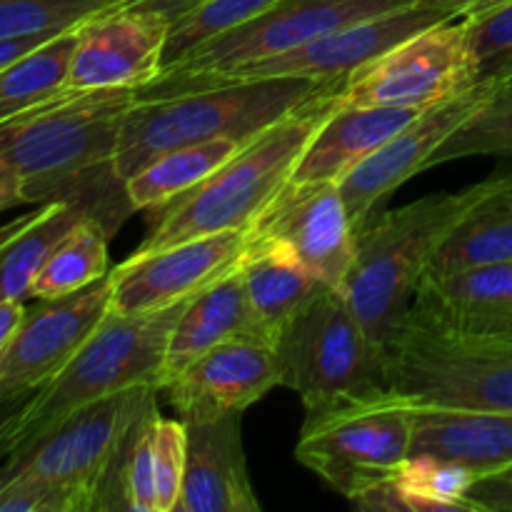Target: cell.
<instances>
[{
	"label": "cell",
	"instance_id": "33",
	"mask_svg": "<svg viewBox=\"0 0 512 512\" xmlns=\"http://www.w3.org/2000/svg\"><path fill=\"white\" fill-rule=\"evenodd\" d=\"M278 0H208L200 8L190 10L188 15L170 23L168 45H165V65L183 58L193 48L203 45L205 40L265 13ZM163 65V68H165ZM163 73V70H160Z\"/></svg>",
	"mask_w": 512,
	"mask_h": 512
},
{
	"label": "cell",
	"instance_id": "44",
	"mask_svg": "<svg viewBox=\"0 0 512 512\" xmlns=\"http://www.w3.org/2000/svg\"><path fill=\"white\" fill-rule=\"evenodd\" d=\"M30 400V395H23V398H5L0 400V448H3L5 438L10 435L13 425L18 423L20 413H23L25 403Z\"/></svg>",
	"mask_w": 512,
	"mask_h": 512
},
{
	"label": "cell",
	"instance_id": "1",
	"mask_svg": "<svg viewBox=\"0 0 512 512\" xmlns=\"http://www.w3.org/2000/svg\"><path fill=\"white\" fill-rule=\"evenodd\" d=\"M135 90L60 93L0 125V165L25 183L28 203L85 200L110 233L133 213L115 173L120 128Z\"/></svg>",
	"mask_w": 512,
	"mask_h": 512
},
{
	"label": "cell",
	"instance_id": "23",
	"mask_svg": "<svg viewBox=\"0 0 512 512\" xmlns=\"http://www.w3.org/2000/svg\"><path fill=\"white\" fill-rule=\"evenodd\" d=\"M238 270L243 275L255 338L273 348L295 315L323 288L303 260L278 240L250 235Z\"/></svg>",
	"mask_w": 512,
	"mask_h": 512
},
{
	"label": "cell",
	"instance_id": "38",
	"mask_svg": "<svg viewBox=\"0 0 512 512\" xmlns=\"http://www.w3.org/2000/svg\"><path fill=\"white\" fill-rule=\"evenodd\" d=\"M473 500L480 512H512V478L510 473L490 475L478 480L473 488Z\"/></svg>",
	"mask_w": 512,
	"mask_h": 512
},
{
	"label": "cell",
	"instance_id": "41",
	"mask_svg": "<svg viewBox=\"0 0 512 512\" xmlns=\"http://www.w3.org/2000/svg\"><path fill=\"white\" fill-rule=\"evenodd\" d=\"M123 3L130 5H140L145 10H153V13H160L163 18H168L170 23H175L178 18L188 15L190 10L200 8L208 0H123Z\"/></svg>",
	"mask_w": 512,
	"mask_h": 512
},
{
	"label": "cell",
	"instance_id": "9",
	"mask_svg": "<svg viewBox=\"0 0 512 512\" xmlns=\"http://www.w3.org/2000/svg\"><path fill=\"white\" fill-rule=\"evenodd\" d=\"M415 3L420 0H278L265 13L205 40L183 58L165 65L153 83L135 90V98L203 90L255 60L285 53L330 30Z\"/></svg>",
	"mask_w": 512,
	"mask_h": 512
},
{
	"label": "cell",
	"instance_id": "42",
	"mask_svg": "<svg viewBox=\"0 0 512 512\" xmlns=\"http://www.w3.org/2000/svg\"><path fill=\"white\" fill-rule=\"evenodd\" d=\"M55 38V35H30V38H15V40H0V70L5 65H10L13 60H18L20 55L30 53L38 45H43L45 40Z\"/></svg>",
	"mask_w": 512,
	"mask_h": 512
},
{
	"label": "cell",
	"instance_id": "36",
	"mask_svg": "<svg viewBox=\"0 0 512 512\" xmlns=\"http://www.w3.org/2000/svg\"><path fill=\"white\" fill-rule=\"evenodd\" d=\"M463 20L478 78L498 80L512 73V0Z\"/></svg>",
	"mask_w": 512,
	"mask_h": 512
},
{
	"label": "cell",
	"instance_id": "2",
	"mask_svg": "<svg viewBox=\"0 0 512 512\" xmlns=\"http://www.w3.org/2000/svg\"><path fill=\"white\" fill-rule=\"evenodd\" d=\"M340 90L315 95L248 140L203 183L160 205L155 223L135 250L145 253L200 235L248 230L290 180L305 145L338 105Z\"/></svg>",
	"mask_w": 512,
	"mask_h": 512
},
{
	"label": "cell",
	"instance_id": "32",
	"mask_svg": "<svg viewBox=\"0 0 512 512\" xmlns=\"http://www.w3.org/2000/svg\"><path fill=\"white\" fill-rule=\"evenodd\" d=\"M118 0H0V40L60 35Z\"/></svg>",
	"mask_w": 512,
	"mask_h": 512
},
{
	"label": "cell",
	"instance_id": "13",
	"mask_svg": "<svg viewBox=\"0 0 512 512\" xmlns=\"http://www.w3.org/2000/svg\"><path fill=\"white\" fill-rule=\"evenodd\" d=\"M248 238L250 228L223 230L145 253L133 250L128 260L110 268V308L148 313L203 293L238 268Z\"/></svg>",
	"mask_w": 512,
	"mask_h": 512
},
{
	"label": "cell",
	"instance_id": "20",
	"mask_svg": "<svg viewBox=\"0 0 512 512\" xmlns=\"http://www.w3.org/2000/svg\"><path fill=\"white\" fill-rule=\"evenodd\" d=\"M240 415L183 420L188 433L185 480L175 512H258Z\"/></svg>",
	"mask_w": 512,
	"mask_h": 512
},
{
	"label": "cell",
	"instance_id": "31",
	"mask_svg": "<svg viewBox=\"0 0 512 512\" xmlns=\"http://www.w3.org/2000/svg\"><path fill=\"white\" fill-rule=\"evenodd\" d=\"M463 158H500L512 163V73L488 80L485 98L435 150L425 170Z\"/></svg>",
	"mask_w": 512,
	"mask_h": 512
},
{
	"label": "cell",
	"instance_id": "35",
	"mask_svg": "<svg viewBox=\"0 0 512 512\" xmlns=\"http://www.w3.org/2000/svg\"><path fill=\"white\" fill-rule=\"evenodd\" d=\"M0 512H98V503L78 485L15 475L0 483Z\"/></svg>",
	"mask_w": 512,
	"mask_h": 512
},
{
	"label": "cell",
	"instance_id": "8",
	"mask_svg": "<svg viewBox=\"0 0 512 512\" xmlns=\"http://www.w3.org/2000/svg\"><path fill=\"white\" fill-rule=\"evenodd\" d=\"M158 393L153 383L135 385L73 410L40 438L5 455L0 483L15 475H35L90 490L98 512L125 510V450L145 405Z\"/></svg>",
	"mask_w": 512,
	"mask_h": 512
},
{
	"label": "cell",
	"instance_id": "7",
	"mask_svg": "<svg viewBox=\"0 0 512 512\" xmlns=\"http://www.w3.org/2000/svg\"><path fill=\"white\" fill-rule=\"evenodd\" d=\"M385 385L415 405L512 413V340L455 335L405 313L385 345Z\"/></svg>",
	"mask_w": 512,
	"mask_h": 512
},
{
	"label": "cell",
	"instance_id": "24",
	"mask_svg": "<svg viewBox=\"0 0 512 512\" xmlns=\"http://www.w3.org/2000/svg\"><path fill=\"white\" fill-rule=\"evenodd\" d=\"M473 468L433 455H410L393 475L375 483L350 503L370 512H480Z\"/></svg>",
	"mask_w": 512,
	"mask_h": 512
},
{
	"label": "cell",
	"instance_id": "34",
	"mask_svg": "<svg viewBox=\"0 0 512 512\" xmlns=\"http://www.w3.org/2000/svg\"><path fill=\"white\" fill-rule=\"evenodd\" d=\"M158 395L145 405L135 423L123 458V503L128 512H158L155 503V425Z\"/></svg>",
	"mask_w": 512,
	"mask_h": 512
},
{
	"label": "cell",
	"instance_id": "21",
	"mask_svg": "<svg viewBox=\"0 0 512 512\" xmlns=\"http://www.w3.org/2000/svg\"><path fill=\"white\" fill-rule=\"evenodd\" d=\"M423 110L390 105H353L338 100L305 145L290 180L293 183H340L358 163Z\"/></svg>",
	"mask_w": 512,
	"mask_h": 512
},
{
	"label": "cell",
	"instance_id": "39",
	"mask_svg": "<svg viewBox=\"0 0 512 512\" xmlns=\"http://www.w3.org/2000/svg\"><path fill=\"white\" fill-rule=\"evenodd\" d=\"M420 3L443 10V13L453 15V18H468V15L485 13V10H493L498 5L510 3V0H420Z\"/></svg>",
	"mask_w": 512,
	"mask_h": 512
},
{
	"label": "cell",
	"instance_id": "5",
	"mask_svg": "<svg viewBox=\"0 0 512 512\" xmlns=\"http://www.w3.org/2000/svg\"><path fill=\"white\" fill-rule=\"evenodd\" d=\"M193 298L148 313H120L108 308L68 365L38 393L30 395L0 455L5 458L15 453L93 400L135 385H158L170 333Z\"/></svg>",
	"mask_w": 512,
	"mask_h": 512
},
{
	"label": "cell",
	"instance_id": "11",
	"mask_svg": "<svg viewBox=\"0 0 512 512\" xmlns=\"http://www.w3.org/2000/svg\"><path fill=\"white\" fill-rule=\"evenodd\" d=\"M478 83L465 20L453 18L413 33L355 70L340 98L353 105L428 110Z\"/></svg>",
	"mask_w": 512,
	"mask_h": 512
},
{
	"label": "cell",
	"instance_id": "17",
	"mask_svg": "<svg viewBox=\"0 0 512 512\" xmlns=\"http://www.w3.org/2000/svg\"><path fill=\"white\" fill-rule=\"evenodd\" d=\"M488 80H480L473 90L453 100L423 110L418 118L410 120L403 130L385 140L373 155L355 165L338 183L348 205L355 233L375 218V210L413 175L428 168V160L435 150L448 140V135L473 113L485 98Z\"/></svg>",
	"mask_w": 512,
	"mask_h": 512
},
{
	"label": "cell",
	"instance_id": "37",
	"mask_svg": "<svg viewBox=\"0 0 512 512\" xmlns=\"http://www.w3.org/2000/svg\"><path fill=\"white\" fill-rule=\"evenodd\" d=\"M188 433L183 418H163L155 425V503L158 512H175L185 480Z\"/></svg>",
	"mask_w": 512,
	"mask_h": 512
},
{
	"label": "cell",
	"instance_id": "40",
	"mask_svg": "<svg viewBox=\"0 0 512 512\" xmlns=\"http://www.w3.org/2000/svg\"><path fill=\"white\" fill-rule=\"evenodd\" d=\"M25 203H28V195H25L23 178L15 170L0 165V213Z\"/></svg>",
	"mask_w": 512,
	"mask_h": 512
},
{
	"label": "cell",
	"instance_id": "26",
	"mask_svg": "<svg viewBox=\"0 0 512 512\" xmlns=\"http://www.w3.org/2000/svg\"><path fill=\"white\" fill-rule=\"evenodd\" d=\"M512 260V168L483 180L478 200L458 220L428 273H455Z\"/></svg>",
	"mask_w": 512,
	"mask_h": 512
},
{
	"label": "cell",
	"instance_id": "6",
	"mask_svg": "<svg viewBox=\"0 0 512 512\" xmlns=\"http://www.w3.org/2000/svg\"><path fill=\"white\" fill-rule=\"evenodd\" d=\"M413 425L415 403L388 385L345 395L305 410L295 460L353 500L410 458Z\"/></svg>",
	"mask_w": 512,
	"mask_h": 512
},
{
	"label": "cell",
	"instance_id": "14",
	"mask_svg": "<svg viewBox=\"0 0 512 512\" xmlns=\"http://www.w3.org/2000/svg\"><path fill=\"white\" fill-rule=\"evenodd\" d=\"M110 308V273L98 283L25 308L0 355V400L35 395L78 353Z\"/></svg>",
	"mask_w": 512,
	"mask_h": 512
},
{
	"label": "cell",
	"instance_id": "19",
	"mask_svg": "<svg viewBox=\"0 0 512 512\" xmlns=\"http://www.w3.org/2000/svg\"><path fill=\"white\" fill-rule=\"evenodd\" d=\"M408 313L455 335L512 340V260L425 273Z\"/></svg>",
	"mask_w": 512,
	"mask_h": 512
},
{
	"label": "cell",
	"instance_id": "18",
	"mask_svg": "<svg viewBox=\"0 0 512 512\" xmlns=\"http://www.w3.org/2000/svg\"><path fill=\"white\" fill-rule=\"evenodd\" d=\"M283 385L278 353L255 338H233L205 350L160 385L178 418L243 413Z\"/></svg>",
	"mask_w": 512,
	"mask_h": 512
},
{
	"label": "cell",
	"instance_id": "25",
	"mask_svg": "<svg viewBox=\"0 0 512 512\" xmlns=\"http://www.w3.org/2000/svg\"><path fill=\"white\" fill-rule=\"evenodd\" d=\"M233 338H255L243 275L238 268L195 295L180 313L165 350L158 388L205 350Z\"/></svg>",
	"mask_w": 512,
	"mask_h": 512
},
{
	"label": "cell",
	"instance_id": "45",
	"mask_svg": "<svg viewBox=\"0 0 512 512\" xmlns=\"http://www.w3.org/2000/svg\"><path fill=\"white\" fill-rule=\"evenodd\" d=\"M510 478H512V470H510Z\"/></svg>",
	"mask_w": 512,
	"mask_h": 512
},
{
	"label": "cell",
	"instance_id": "30",
	"mask_svg": "<svg viewBox=\"0 0 512 512\" xmlns=\"http://www.w3.org/2000/svg\"><path fill=\"white\" fill-rule=\"evenodd\" d=\"M75 28L45 40L0 70V125L65 93Z\"/></svg>",
	"mask_w": 512,
	"mask_h": 512
},
{
	"label": "cell",
	"instance_id": "22",
	"mask_svg": "<svg viewBox=\"0 0 512 512\" xmlns=\"http://www.w3.org/2000/svg\"><path fill=\"white\" fill-rule=\"evenodd\" d=\"M410 455H433L473 468L480 478L512 470V413L415 405Z\"/></svg>",
	"mask_w": 512,
	"mask_h": 512
},
{
	"label": "cell",
	"instance_id": "10",
	"mask_svg": "<svg viewBox=\"0 0 512 512\" xmlns=\"http://www.w3.org/2000/svg\"><path fill=\"white\" fill-rule=\"evenodd\" d=\"M283 385L305 410L385 388V348L375 343L338 288H323L293 318L278 345Z\"/></svg>",
	"mask_w": 512,
	"mask_h": 512
},
{
	"label": "cell",
	"instance_id": "3",
	"mask_svg": "<svg viewBox=\"0 0 512 512\" xmlns=\"http://www.w3.org/2000/svg\"><path fill=\"white\" fill-rule=\"evenodd\" d=\"M345 83L308 78H255L190 93L135 98L123 118L115 173L130 178L170 148L210 138L253 140L325 90Z\"/></svg>",
	"mask_w": 512,
	"mask_h": 512
},
{
	"label": "cell",
	"instance_id": "4",
	"mask_svg": "<svg viewBox=\"0 0 512 512\" xmlns=\"http://www.w3.org/2000/svg\"><path fill=\"white\" fill-rule=\"evenodd\" d=\"M483 183L460 193H435L373 218L358 233L343 295L378 345H388L408 313L430 260L478 200Z\"/></svg>",
	"mask_w": 512,
	"mask_h": 512
},
{
	"label": "cell",
	"instance_id": "43",
	"mask_svg": "<svg viewBox=\"0 0 512 512\" xmlns=\"http://www.w3.org/2000/svg\"><path fill=\"white\" fill-rule=\"evenodd\" d=\"M23 313H25V303H18V300H5V303H0V355H3V350L8 348L15 330H18L20 320H23Z\"/></svg>",
	"mask_w": 512,
	"mask_h": 512
},
{
	"label": "cell",
	"instance_id": "28",
	"mask_svg": "<svg viewBox=\"0 0 512 512\" xmlns=\"http://www.w3.org/2000/svg\"><path fill=\"white\" fill-rule=\"evenodd\" d=\"M243 145V140L235 138H210L155 155L138 173L125 178L130 205L133 210H158L160 205L203 183Z\"/></svg>",
	"mask_w": 512,
	"mask_h": 512
},
{
	"label": "cell",
	"instance_id": "12",
	"mask_svg": "<svg viewBox=\"0 0 512 512\" xmlns=\"http://www.w3.org/2000/svg\"><path fill=\"white\" fill-rule=\"evenodd\" d=\"M170 20L118 0L75 28L65 93L140 90L165 65Z\"/></svg>",
	"mask_w": 512,
	"mask_h": 512
},
{
	"label": "cell",
	"instance_id": "27",
	"mask_svg": "<svg viewBox=\"0 0 512 512\" xmlns=\"http://www.w3.org/2000/svg\"><path fill=\"white\" fill-rule=\"evenodd\" d=\"M85 215L98 218L93 205L85 200H50L40 203L35 213L13 220L8 228L0 230V303H25L33 298V280L53 245Z\"/></svg>",
	"mask_w": 512,
	"mask_h": 512
},
{
	"label": "cell",
	"instance_id": "29",
	"mask_svg": "<svg viewBox=\"0 0 512 512\" xmlns=\"http://www.w3.org/2000/svg\"><path fill=\"white\" fill-rule=\"evenodd\" d=\"M110 230L93 215L73 225L45 258L43 268L33 280L35 300L63 298V295L78 293L88 285L98 283L110 273L108 263V240Z\"/></svg>",
	"mask_w": 512,
	"mask_h": 512
},
{
	"label": "cell",
	"instance_id": "15",
	"mask_svg": "<svg viewBox=\"0 0 512 512\" xmlns=\"http://www.w3.org/2000/svg\"><path fill=\"white\" fill-rule=\"evenodd\" d=\"M443 20H453V15L423 3L390 10V13L330 30V33L308 40L293 50H285V53L243 65V68L218 78L208 88L255 78H308L320 80V83H345L355 70L368 65L370 60L383 55L400 40L435 23H443Z\"/></svg>",
	"mask_w": 512,
	"mask_h": 512
},
{
	"label": "cell",
	"instance_id": "16",
	"mask_svg": "<svg viewBox=\"0 0 512 512\" xmlns=\"http://www.w3.org/2000/svg\"><path fill=\"white\" fill-rule=\"evenodd\" d=\"M250 235L285 243L328 288H343L358 233L338 183H288L250 225Z\"/></svg>",
	"mask_w": 512,
	"mask_h": 512
}]
</instances>
